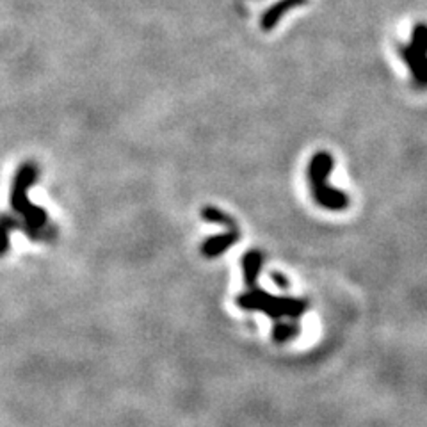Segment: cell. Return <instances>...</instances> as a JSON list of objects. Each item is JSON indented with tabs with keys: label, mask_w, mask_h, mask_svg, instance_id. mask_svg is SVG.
I'll return each mask as SVG.
<instances>
[{
	"label": "cell",
	"mask_w": 427,
	"mask_h": 427,
	"mask_svg": "<svg viewBox=\"0 0 427 427\" xmlns=\"http://www.w3.org/2000/svg\"><path fill=\"white\" fill-rule=\"evenodd\" d=\"M416 45L413 46V66H415L416 79L427 82V27H419L416 31Z\"/></svg>",
	"instance_id": "cell-1"
}]
</instances>
